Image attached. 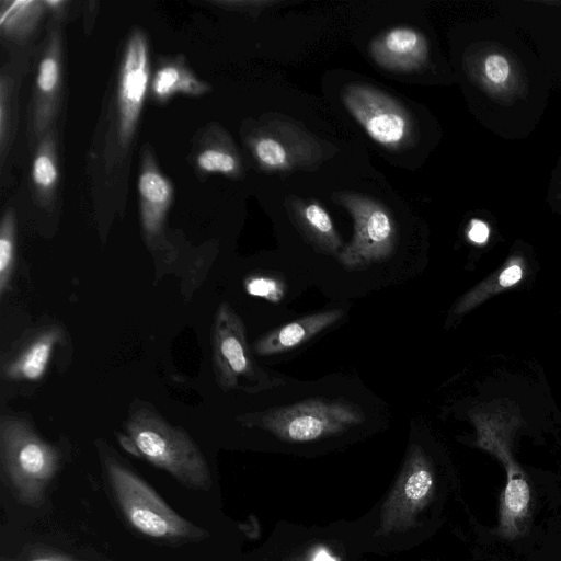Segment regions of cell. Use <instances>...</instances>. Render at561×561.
Wrapping results in <instances>:
<instances>
[{"mask_svg": "<svg viewBox=\"0 0 561 561\" xmlns=\"http://www.w3.org/2000/svg\"><path fill=\"white\" fill-rule=\"evenodd\" d=\"M436 480L433 465L419 445H411L400 476L380 515L381 533L412 527L434 497Z\"/></svg>", "mask_w": 561, "mask_h": 561, "instance_id": "7", "label": "cell"}, {"mask_svg": "<svg viewBox=\"0 0 561 561\" xmlns=\"http://www.w3.org/2000/svg\"><path fill=\"white\" fill-rule=\"evenodd\" d=\"M354 237L339 260L347 270H362L392 254L396 230L389 215L380 207L353 206Z\"/></svg>", "mask_w": 561, "mask_h": 561, "instance_id": "10", "label": "cell"}, {"mask_svg": "<svg viewBox=\"0 0 561 561\" xmlns=\"http://www.w3.org/2000/svg\"><path fill=\"white\" fill-rule=\"evenodd\" d=\"M151 89L158 100H167L175 93L202 95L209 90V85L181 64L169 62L156 71Z\"/></svg>", "mask_w": 561, "mask_h": 561, "instance_id": "17", "label": "cell"}, {"mask_svg": "<svg viewBox=\"0 0 561 561\" xmlns=\"http://www.w3.org/2000/svg\"><path fill=\"white\" fill-rule=\"evenodd\" d=\"M198 168L206 173L232 174L238 169L237 159L222 149L208 148L196 159Z\"/></svg>", "mask_w": 561, "mask_h": 561, "instance_id": "23", "label": "cell"}, {"mask_svg": "<svg viewBox=\"0 0 561 561\" xmlns=\"http://www.w3.org/2000/svg\"><path fill=\"white\" fill-rule=\"evenodd\" d=\"M60 336L61 332L56 328L39 332L4 366V375L14 380L42 379Z\"/></svg>", "mask_w": 561, "mask_h": 561, "instance_id": "14", "label": "cell"}, {"mask_svg": "<svg viewBox=\"0 0 561 561\" xmlns=\"http://www.w3.org/2000/svg\"><path fill=\"white\" fill-rule=\"evenodd\" d=\"M245 291L254 297H261L273 304L279 302L285 293V283L277 277L271 275H252L244 280Z\"/></svg>", "mask_w": 561, "mask_h": 561, "instance_id": "22", "label": "cell"}, {"mask_svg": "<svg viewBox=\"0 0 561 561\" xmlns=\"http://www.w3.org/2000/svg\"><path fill=\"white\" fill-rule=\"evenodd\" d=\"M470 419L477 432L476 445L495 456L506 476L500 495L496 535L508 541L519 539L528 533L534 505L530 481L512 450L519 416L500 405L474 410Z\"/></svg>", "mask_w": 561, "mask_h": 561, "instance_id": "1", "label": "cell"}, {"mask_svg": "<svg viewBox=\"0 0 561 561\" xmlns=\"http://www.w3.org/2000/svg\"><path fill=\"white\" fill-rule=\"evenodd\" d=\"M524 274V262L520 259L511 260L502 270L466 293L455 305L453 313L456 316L468 313L491 296L518 284Z\"/></svg>", "mask_w": 561, "mask_h": 561, "instance_id": "16", "label": "cell"}, {"mask_svg": "<svg viewBox=\"0 0 561 561\" xmlns=\"http://www.w3.org/2000/svg\"><path fill=\"white\" fill-rule=\"evenodd\" d=\"M302 220L316 242L330 253L339 252L341 242L335 233L331 217L323 207L316 203L302 210Z\"/></svg>", "mask_w": 561, "mask_h": 561, "instance_id": "18", "label": "cell"}, {"mask_svg": "<svg viewBox=\"0 0 561 561\" xmlns=\"http://www.w3.org/2000/svg\"><path fill=\"white\" fill-rule=\"evenodd\" d=\"M343 316V309H329L298 318L257 339L253 352L259 356H271L296 348L336 323Z\"/></svg>", "mask_w": 561, "mask_h": 561, "instance_id": "11", "label": "cell"}, {"mask_svg": "<svg viewBox=\"0 0 561 561\" xmlns=\"http://www.w3.org/2000/svg\"><path fill=\"white\" fill-rule=\"evenodd\" d=\"M485 72L489 79L499 83L507 78L510 67L502 56L492 55L485 60Z\"/></svg>", "mask_w": 561, "mask_h": 561, "instance_id": "25", "label": "cell"}, {"mask_svg": "<svg viewBox=\"0 0 561 561\" xmlns=\"http://www.w3.org/2000/svg\"><path fill=\"white\" fill-rule=\"evenodd\" d=\"M253 151L256 159L265 167L276 169L286 164V149L274 138H259L254 144Z\"/></svg>", "mask_w": 561, "mask_h": 561, "instance_id": "24", "label": "cell"}, {"mask_svg": "<svg viewBox=\"0 0 561 561\" xmlns=\"http://www.w3.org/2000/svg\"><path fill=\"white\" fill-rule=\"evenodd\" d=\"M60 83V53L58 37L51 36L36 77V125L43 128L50 117L51 105Z\"/></svg>", "mask_w": 561, "mask_h": 561, "instance_id": "15", "label": "cell"}, {"mask_svg": "<svg viewBox=\"0 0 561 561\" xmlns=\"http://www.w3.org/2000/svg\"><path fill=\"white\" fill-rule=\"evenodd\" d=\"M343 101L369 137L378 144L396 147L409 135L407 114L386 94L356 84L346 89Z\"/></svg>", "mask_w": 561, "mask_h": 561, "instance_id": "8", "label": "cell"}, {"mask_svg": "<svg viewBox=\"0 0 561 561\" xmlns=\"http://www.w3.org/2000/svg\"><path fill=\"white\" fill-rule=\"evenodd\" d=\"M213 365L218 386L225 390L255 393L284 385L254 360L241 318L227 302L216 312L213 325Z\"/></svg>", "mask_w": 561, "mask_h": 561, "instance_id": "6", "label": "cell"}, {"mask_svg": "<svg viewBox=\"0 0 561 561\" xmlns=\"http://www.w3.org/2000/svg\"><path fill=\"white\" fill-rule=\"evenodd\" d=\"M42 1H11L2 10L0 24L3 32L20 35L33 27L42 12Z\"/></svg>", "mask_w": 561, "mask_h": 561, "instance_id": "19", "label": "cell"}, {"mask_svg": "<svg viewBox=\"0 0 561 561\" xmlns=\"http://www.w3.org/2000/svg\"><path fill=\"white\" fill-rule=\"evenodd\" d=\"M260 427L280 440L307 443L347 432L365 421L359 405L346 400L311 398L239 419Z\"/></svg>", "mask_w": 561, "mask_h": 561, "instance_id": "5", "label": "cell"}, {"mask_svg": "<svg viewBox=\"0 0 561 561\" xmlns=\"http://www.w3.org/2000/svg\"><path fill=\"white\" fill-rule=\"evenodd\" d=\"M469 238L476 243H483L489 237V229L484 222L474 220L468 232Z\"/></svg>", "mask_w": 561, "mask_h": 561, "instance_id": "26", "label": "cell"}, {"mask_svg": "<svg viewBox=\"0 0 561 561\" xmlns=\"http://www.w3.org/2000/svg\"><path fill=\"white\" fill-rule=\"evenodd\" d=\"M104 468L118 508L139 534L171 546L209 537L208 531L179 515L145 480L116 459L106 457Z\"/></svg>", "mask_w": 561, "mask_h": 561, "instance_id": "3", "label": "cell"}, {"mask_svg": "<svg viewBox=\"0 0 561 561\" xmlns=\"http://www.w3.org/2000/svg\"><path fill=\"white\" fill-rule=\"evenodd\" d=\"M149 69L147 38L137 30L128 38L118 81V134L123 145L135 133L148 92Z\"/></svg>", "mask_w": 561, "mask_h": 561, "instance_id": "9", "label": "cell"}, {"mask_svg": "<svg viewBox=\"0 0 561 561\" xmlns=\"http://www.w3.org/2000/svg\"><path fill=\"white\" fill-rule=\"evenodd\" d=\"M15 257L14 216L7 210L0 227V295L5 294L11 280Z\"/></svg>", "mask_w": 561, "mask_h": 561, "instance_id": "20", "label": "cell"}, {"mask_svg": "<svg viewBox=\"0 0 561 561\" xmlns=\"http://www.w3.org/2000/svg\"><path fill=\"white\" fill-rule=\"evenodd\" d=\"M375 58L391 69H411L426 55V43L421 33L411 27H394L379 37L373 46Z\"/></svg>", "mask_w": 561, "mask_h": 561, "instance_id": "13", "label": "cell"}, {"mask_svg": "<svg viewBox=\"0 0 561 561\" xmlns=\"http://www.w3.org/2000/svg\"><path fill=\"white\" fill-rule=\"evenodd\" d=\"M32 179L37 191L50 193L58 180V169L48 144H43L36 153L32 167Z\"/></svg>", "mask_w": 561, "mask_h": 561, "instance_id": "21", "label": "cell"}, {"mask_svg": "<svg viewBox=\"0 0 561 561\" xmlns=\"http://www.w3.org/2000/svg\"><path fill=\"white\" fill-rule=\"evenodd\" d=\"M27 561H80L65 553H43L28 559Z\"/></svg>", "mask_w": 561, "mask_h": 561, "instance_id": "27", "label": "cell"}, {"mask_svg": "<svg viewBox=\"0 0 561 561\" xmlns=\"http://www.w3.org/2000/svg\"><path fill=\"white\" fill-rule=\"evenodd\" d=\"M0 461L4 480L24 505L37 507L59 468L57 449L22 419H3L0 424Z\"/></svg>", "mask_w": 561, "mask_h": 561, "instance_id": "4", "label": "cell"}, {"mask_svg": "<svg viewBox=\"0 0 561 561\" xmlns=\"http://www.w3.org/2000/svg\"><path fill=\"white\" fill-rule=\"evenodd\" d=\"M125 427L126 435L119 436V442L128 453L164 470L190 490L210 489L206 459L182 428L148 408L134 411Z\"/></svg>", "mask_w": 561, "mask_h": 561, "instance_id": "2", "label": "cell"}, {"mask_svg": "<svg viewBox=\"0 0 561 561\" xmlns=\"http://www.w3.org/2000/svg\"><path fill=\"white\" fill-rule=\"evenodd\" d=\"M138 191L141 226L151 239L160 233L173 196L170 181L158 170L151 156L144 159Z\"/></svg>", "mask_w": 561, "mask_h": 561, "instance_id": "12", "label": "cell"}]
</instances>
